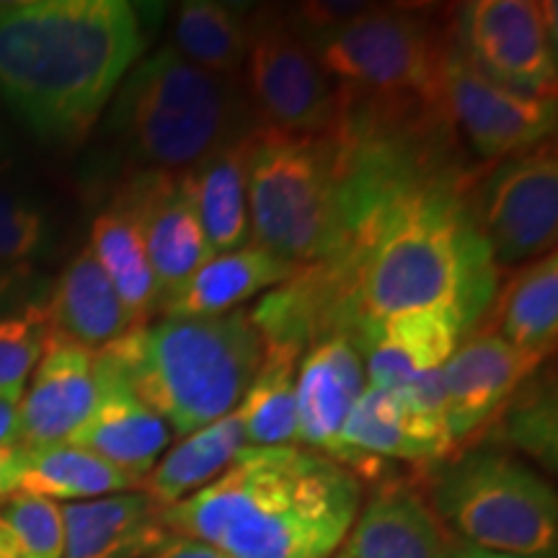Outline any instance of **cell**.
Here are the masks:
<instances>
[{"label":"cell","mask_w":558,"mask_h":558,"mask_svg":"<svg viewBox=\"0 0 558 558\" xmlns=\"http://www.w3.org/2000/svg\"><path fill=\"white\" fill-rule=\"evenodd\" d=\"M148 558H228L222 550L207 543L186 538V535H169Z\"/></svg>","instance_id":"cell-35"},{"label":"cell","mask_w":558,"mask_h":558,"mask_svg":"<svg viewBox=\"0 0 558 558\" xmlns=\"http://www.w3.org/2000/svg\"><path fill=\"white\" fill-rule=\"evenodd\" d=\"M452 558H538V556H518V554H499V550H486L458 538H450Z\"/></svg>","instance_id":"cell-38"},{"label":"cell","mask_w":558,"mask_h":558,"mask_svg":"<svg viewBox=\"0 0 558 558\" xmlns=\"http://www.w3.org/2000/svg\"><path fill=\"white\" fill-rule=\"evenodd\" d=\"M505 435L512 445L525 450L541 463L556 465V399L554 386H533V378L522 383L505 411Z\"/></svg>","instance_id":"cell-32"},{"label":"cell","mask_w":558,"mask_h":558,"mask_svg":"<svg viewBox=\"0 0 558 558\" xmlns=\"http://www.w3.org/2000/svg\"><path fill=\"white\" fill-rule=\"evenodd\" d=\"M16 469H19V445L0 450V501L13 497V492H16Z\"/></svg>","instance_id":"cell-37"},{"label":"cell","mask_w":558,"mask_h":558,"mask_svg":"<svg viewBox=\"0 0 558 558\" xmlns=\"http://www.w3.org/2000/svg\"><path fill=\"white\" fill-rule=\"evenodd\" d=\"M442 109L452 132L484 160H505L548 143L556 130V99L501 88L452 47L442 83Z\"/></svg>","instance_id":"cell-12"},{"label":"cell","mask_w":558,"mask_h":558,"mask_svg":"<svg viewBox=\"0 0 558 558\" xmlns=\"http://www.w3.org/2000/svg\"><path fill=\"white\" fill-rule=\"evenodd\" d=\"M300 271L267 248L248 243L239 251L213 256L177 295L160 305V316L215 318L239 311L259 292L290 282Z\"/></svg>","instance_id":"cell-22"},{"label":"cell","mask_w":558,"mask_h":558,"mask_svg":"<svg viewBox=\"0 0 558 558\" xmlns=\"http://www.w3.org/2000/svg\"><path fill=\"white\" fill-rule=\"evenodd\" d=\"M145 50L124 0L0 3V104L45 145H78Z\"/></svg>","instance_id":"cell-2"},{"label":"cell","mask_w":558,"mask_h":558,"mask_svg":"<svg viewBox=\"0 0 558 558\" xmlns=\"http://www.w3.org/2000/svg\"><path fill=\"white\" fill-rule=\"evenodd\" d=\"M45 311L52 333L88 352H101L132 331L130 316L114 284L104 275L88 246H83L62 269Z\"/></svg>","instance_id":"cell-21"},{"label":"cell","mask_w":558,"mask_h":558,"mask_svg":"<svg viewBox=\"0 0 558 558\" xmlns=\"http://www.w3.org/2000/svg\"><path fill=\"white\" fill-rule=\"evenodd\" d=\"M52 326L45 303H26L24 308L0 316V390H24L45 352Z\"/></svg>","instance_id":"cell-31"},{"label":"cell","mask_w":558,"mask_h":558,"mask_svg":"<svg viewBox=\"0 0 558 558\" xmlns=\"http://www.w3.org/2000/svg\"><path fill=\"white\" fill-rule=\"evenodd\" d=\"M362 349L367 386L390 390L411 378L442 369L465 329L452 313L416 311L349 329Z\"/></svg>","instance_id":"cell-18"},{"label":"cell","mask_w":558,"mask_h":558,"mask_svg":"<svg viewBox=\"0 0 558 558\" xmlns=\"http://www.w3.org/2000/svg\"><path fill=\"white\" fill-rule=\"evenodd\" d=\"M478 233L499 269L554 254L558 228V158L554 143L497 160L469 194Z\"/></svg>","instance_id":"cell-10"},{"label":"cell","mask_w":558,"mask_h":558,"mask_svg":"<svg viewBox=\"0 0 558 558\" xmlns=\"http://www.w3.org/2000/svg\"><path fill=\"white\" fill-rule=\"evenodd\" d=\"M0 522L9 530L21 558H62L65 522L58 501L16 494L0 501Z\"/></svg>","instance_id":"cell-30"},{"label":"cell","mask_w":558,"mask_h":558,"mask_svg":"<svg viewBox=\"0 0 558 558\" xmlns=\"http://www.w3.org/2000/svg\"><path fill=\"white\" fill-rule=\"evenodd\" d=\"M465 179L435 160L375 158L349 179L347 239L300 271L316 339L367 320L445 311L465 333L484 318L499 267L471 213Z\"/></svg>","instance_id":"cell-1"},{"label":"cell","mask_w":558,"mask_h":558,"mask_svg":"<svg viewBox=\"0 0 558 558\" xmlns=\"http://www.w3.org/2000/svg\"><path fill=\"white\" fill-rule=\"evenodd\" d=\"M432 512L458 541L499 554L556 558L558 499L554 486L522 460L471 450L439 460Z\"/></svg>","instance_id":"cell-8"},{"label":"cell","mask_w":558,"mask_h":558,"mask_svg":"<svg viewBox=\"0 0 558 558\" xmlns=\"http://www.w3.org/2000/svg\"><path fill=\"white\" fill-rule=\"evenodd\" d=\"M90 254L96 256L104 275L114 284L132 329H143L158 313V284L153 277L148 254L137 220L122 202L96 215L90 226Z\"/></svg>","instance_id":"cell-26"},{"label":"cell","mask_w":558,"mask_h":558,"mask_svg":"<svg viewBox=\"0 0 558 558\" xmlns=\"http://www.w3.org/2000/svg\"><path fill=\"white\" fill-rule=\"evenodd\" d=\"M300 357V347L264 344L259 373L235 407L246 448H298L295 378Z\"/></svg>","instance_id":"cell-29"},{"label":"cell","mask_w":558,"mask_h":558,"mask_svg":"<svg viewBox=\"0 0 558 558\" xmlns=\"http://www.w3.org/2000/svg\"><path fill=\"white\" fill-rule=\"evenodd\" d=\"M34 284L29 267H0V316L24 308L21 303Z\"/></svg>","instance_id":"cell-34"},{"label":"cell","mask_w":558,"mask_h":558,"mask_svg":"<svg viewBox=\"0 0 558 558\" xmlns=\"http://www.w3.org/2000/svg\"><path fill=\"white\" fill-rule=\"evenodd\" d=\"M246 94L262 128L292 135H333L341 96L288 11H254L246 62Z\"/></svg>","instance_id":"cell-9"},{"label":"cell","mask_w":558,"mask_h":558,"mask_svg":"<svg viewBox=\"0 0 558 558\" xmlns=\"http://www.w3.org/2000/svg\"><path fill=\"white\" fill-rule=\"evenodd\" d=\"M45 243V213L24 194L0 190V267H29Z\"/></svg>","instance_id":"cell-33"},{"label":"cell","mask_w":558,"mask_h":558,"mask_svg":"<svg viewBox=\"0 0 558 558\" xmlns=\"http://www.w3.org/2000/svg\"><path fill=\"white\" fill-rule=\"evenodd\" d=\"M0 558H21V554L16 550V546H13L9 530H5L3 522H0Z\"/></svg>","instance_id":"cell-39"},{"label":"cell","mask_w":558,"mask_h":558,"mask_svg":"<svg viewBox=\"0 0 558 558\" xmlns=\"http://www.w3.org/2000/svg\"><path fill=\"white\" fill-rule=\"evenodd\" d=\"M452 39L458 52L497 86L556 99V3H463L452 21Z\"/></svg>","instance_id":"cell-11"},{"label":"cell","mask_w":558,"mask_h":558,"mask_svg":"<svg viewBox=\"0 0 558 558\" xmlns=\"http://www.w3.org/2000/svg\"><path fill=\"white\" fill-rule=\"evenodd\" d=\"M5 163H9V137H5L3 114H0V169H5Z\"/></svg>","instance_id":"cell-40"},{"label":"cell","mask_w":558,"mask_h":558,"mask_svg":"<svg viewBox=\"0 0 558 558\" xmlns=\"http://www.w3.org/2000/svg\"><path fill=\"white\" fill-rule=\"evenodd\" d=\"M24 390H0V450L19 445V407Z\"/></svg>","instance_id":"cell-36"},{"label":"cell","mask_w":558,"mask_h":558,"mask_svg":"<svg viewBox=\"0 0 558 558\" xmlns=\"http://www.w3.org/2000/svg\"><path fill=\"white\" fill-rule=\"evenodd\" d=\"M109 352L145 407L190 437L233 414L264 360V339L248 311L215 318L163 316L132 329Z\"/></svg>","instance_id":"cell-4"},{"label":"cell","mask_w":558,"mask_h":558,"mask_svg":"<svg viewBox=\"0 0 558 558\" xmlns=\"http://www.w3.org/2000/svg\"><path fill=\"white\" fill-rule=\"evenodd\" d=\"M254 11L218 0H190L173 16V50L207 73L239 81L246 62Z\"/></svg>","instance_id":"cell-28"},{"label":"cell","mask_w":558,"mask_h":558,"mask_svg":"<svg viewBox=\"0 0 558 558\" xmlns=\"http://www.w3.org/2000/svg\"><path fill=\"white\" fill-rule=\"evenodd\" d=\"M96 403L68 439L143 484L171 445L169 424L140 401L128 375L109 352H96Z\"/></svg>","instance_id":"cell-14"},{"label":"cell","mask_w":558,"mask_h":558,"mask_svg":"<svg viewBox=\"0 0 558 558\" xmlns=\"http://www.w3.org/2000/svg\"><path fill=\"white\" fill-rule=\"evenodd\" d=\"M243 448H246V435L239 414L233 411L166 452L140 488L158 507L169 509L213 484Z\"/></svg>","instance_id":"cell-27"},{"label":"cell","mask_w":558,"mask_h":558,"mask_svg":"<svg viewBox=\"0 0 558 558\" xmlns=\"http://www.w3.org/2000/svg\"><path fill=\"white\" fill-rule=\"evenodd\" d=\"M248 130L194 163L190 184L207 246L215 256L251 243L248 218Z\"/></svg>","instance_id":"cell-23"},{"label":"cell","mask_w":558,"mask_h":558,"mask_svg":"<svg viewBox=\"0 0 558 558\" xmlns=\"http://www.w3.org/2000/svg\"><path fill=\"white\" fill-rule=\"evenodd\" d=\"M349 558H452L450 535L411 486L383 484L349 530Z\"/></svg>","instance_id":"cell-20"},{"label":"cell","mask_w":558,"mask_h":558,"mask_svg":"<svg viewBox=\"0 0 558 558\" xmlns=\"http://www.w3.org/2000/svg\"><path fill=\"white\" fill-rule=\"evenodd\" d=\"M140 488V484L128 473L101 460L94 452L78 445L58 442L26 448L19 445V469H16V494H32L45 499L88 501Z\"/></svg>","instance_id":"cell-24"},{"label":"cell","mask_w":558,"mask_h":558,"mask_svg":"<svg viewBox=\"0 0 558 558\" xmlns=\"http://www.w3.org/2000/svg\"><path fill=\"white\" fill-rule=\"evenodd\" d=\"M331 558H349V556H347V554H344V550H341V554H333V556H331Z\"/></svg>","instance_id":"cell-41"},{"label":"cell","mask_w":558,"mask_h":558,"mask_svg":"<svg viewBox=\"0 0 558 558\" xmlns=\"http://www.w3.org/2000/svg\"><path fill=\"white\" fill-rule=\"evenodd\" d=\"M305 41L339 88L341 114L383 124L448 120L442 83L456 39L435 11L367 5Z\"/></svg>","instance_id":"cell-5"},{"label":"cell","mask_w":558,"mask_h":558,"mask_svg":"<svg viewBox=\"0 0 558 558\" xmlns=\"http://www.w3.org/2000/svg\"><path fill=\"white\" fill-rule=\"evenodd\" d=\"M117 202L130 209L143 235L158 311L213 259L186 171H140Z\"/></svg>","instance_id":"cell-13"},{"label":"cell","mask_w":558,"mask_h":558,"mask_svg":"<svg viewBox=\"0 0 558 558\" xmlns=\"http://www.w3.org/2000/svg\"><path fill=\"white\" fill-rule=\"evenodd\" d=\"M109 124L140 171H186L256 128L239 81L192 65L171 45L130 70Z\"/></svg>","instance_id":"cell-6"},{"label":"cell","mask_w":558,"mask_h":558,"mask_svg":"<svg viewBox=\"0 0 558 558\" xmlns=\"http://www.w3.org/2000/svg\"><path fill=\"white\" fill-rule=\"evenodd\" d=\"M365 388V360L352 333L337 329L313 341L295 378L298 445L337 458L341 429Z\"/></svg>","instance_id":"cell-15"},{"label":"cell","mask_w":558,"mask_h":558,"mask_svg":"<svg viewBox=\"0 0 558 558\" xmlns=\"http://www.w3.org/2000/svg\"><path fill=\"white\" fill-rule=\"evenodd\" d=\"M251 241L300 269L326 264L347 239L344 150L333 135L256 124L248 140Z\"/></svg>","instance_id":"cell-7"},{"label":"cell","mask_w":558,"mask_h":558,"mask_svg":"<svg viewBox=\"0 0 558 558\" xmlns=\"http://www.w3.org/2000/svg\"><path fill=\"white\" fill-rule=\"evenodd\" d=\"M96 352L50 333L19 407V445L68 442L96 403Z\"/></svg>","instance_id":"cell-17"},{"label":"cell","mask_w":558,"mask_h":558,"mask_svg":"<svg viewBox=\"0 0 558 558\" xmlns=\"http://www.w3.org/2000/svg\"><path fill=\"white\" fill-rule=\"evenodd\" d=\"M494 331L525 357L546 362L558 339V262L556 254L520 267L499 300Z\"/></svg>","instance_id":"cell-25"},{"label":"cell","mask_w":558,"mask_h":558,"mask_svg":"<svg viewBox=\"0 0 558 558\" xmlns=\"http://www.w3.org/2000/svg\"><path fill=\"white\" fill-rule=\"evenodd\" d=\"M362 509V481L305 448H243L213 484L163 509L173 535L228 558H331Z\"/></svg>","instance_id":"cell-3"},{"label":"cell","mask_w":558,"mask_h":558,"mask_svg":"<svg viewBox=\"0 0 558 558\" xmlns=\"http://www.w3.org/2000/svg\"><path fill=\"white\" fill-rule=\"evenodd\" d=\"M62 558H148L169 538L163 507L143 488L62 505Z\"/></svg>","instance_id":"cell-19"},{"label":"cell","mask_w":558,"mask_h":558,"mask_svg":"<svg viewBox=\"0 0 558 558\" xmlns=\"http://www.w3.org/2000/svg\"><path fill=\"white\" fill-rule=\"evenodd\" d=\"M538 367L494 331L463 341L442 367L452 445L492 424Z\"/></svg>","instance_id":"cell-16"}]
</instances>
